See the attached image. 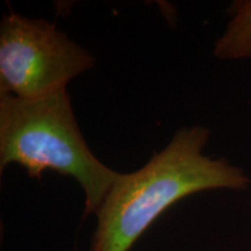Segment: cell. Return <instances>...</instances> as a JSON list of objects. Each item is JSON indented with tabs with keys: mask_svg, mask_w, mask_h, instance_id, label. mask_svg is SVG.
I'll list each match as a JSON object with an SVG mask.
<instances>
[{
	"mask_svg": "<svg viewBox=\"0 0 251 251\" xmlns=\"http://www.w3.org/2000/svg\"><path fill=\"white\" fill-rule=\"evenodd\" d=\"M213 55L220 61L251 59V0L231 5L230 20L215 41Z\"/></svg>",
	"mask_w": 251,
	"mask_h": 251,
	"instance_id": "obj_4",
	"label": "cell"
},
{
	"mask_svg": "<svg viewBox=\"0 0 251 251\" xmlns=\"http://www.w3.org/2000/svg\"><path fill=\"white\" fill-rule=\"evenodd\" d=\"M96 65L89 50L54 24L18 13L0 24V96L36 99L67 89Z\"/></svg>",
	"mask_w": 251,
	"mask_h": 251,
	"instance_id": "obj_3",
	"label": "cell"
},
{
	"mask_svg": "<svg viewBox=\"0 0 251 251\" xmlns=\"http://www.w3.org/2000/svg\"><path fill=\"white\" fill-rule=\"evenodd\" d=\"M209 136L205 126L181 128L146 165L121 174L97 212L90 251H128L163 212L191 194L247 190L251 179L244 170L203 153Z\"/></svg>",
	"mask_w": 251,
	"mask_h": 251,
	"instance_id": "obj_1",
	"label": "cell"
},
{
	"mask_svg": "<svg viewBox=\"0 0 251 251\" xmlns=\"http://www.w3.org/2000/svg\"><path fill=\"white\" fill-rule=\"evenodd\" d=\"M9 164L37 180L47 170L74 178L85 193V216L97 214L121 175L87 147L67 89L36 99L0 96V172Z\"/></svg>",
	"mask_w": 251,
	"mask_h": 251,
	"instance_id": "obj_2",
	"label": "cell"
}]
</instances>
